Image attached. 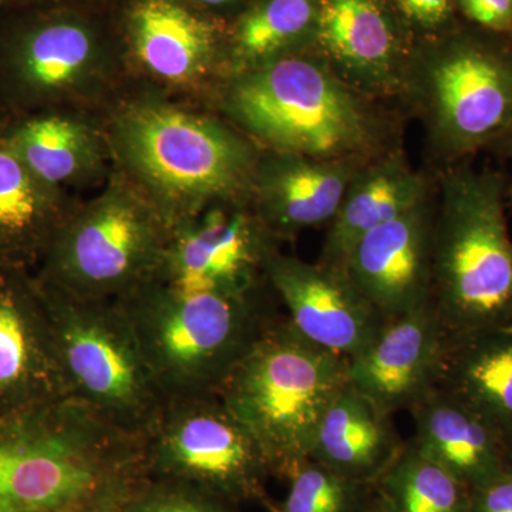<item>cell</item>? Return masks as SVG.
<instances>
[{
  "mask_svg": "<svg viewBox=\"0 0 512 512\" xmlns=\"http://www.w3.org/2000/svg\"><path fill=\"white\" fill-rule=\"evenodd\" d=\"M66 218L55 188L0 141V258L25 264L43 255Z\"/></svg>",
  "mask_w": 512,
  "mask_h": 512,
  "instance_id": "cb8c5ba5",
  "label": "cell"
},
{
  "mask_svg": "<svg viewBox=\"0 0 512 512\" xmlns=\"http://www.w3.org/2000/svg\"><path fill=\"white\" fill-rule=\"evenodd\" d=\"M265 271L295 329L330 352L355 359L387 323L340 266L309 264L274 249Z\"/></svg>",
  "mask_w": 512,
  "mask_h": 512,
  "instance_id": "7c38bea8",
  "label": "cell"
},
{
  "mask_svg": "<svg viewBox=\"0 0 512 512\" xmlns=\"http://www.w3.org/2000/svg\"><path fill=\"white\" fill-rule=\"evenodd\" d=\"M288 495L278 512H366L377 497L376 484L349 480L308 460L286 478Z\"/></svg>",
  "mask_w": 512,
  "mask_h": 512,
  "instance_id": "83f0119b",
  "label": "cell"
},
{
  "mask_svg": "<svg viewBox=\"0 0 512 512\" xmlns=\"http://www.w3.org/2000/svg\"><path fill=\"white\" fill-rule=\"evenodd\" d=\"M508 197H510L512 201V187L508 188Z\"/></svg>",
  "mask_w": 512,
  "mask_h": 512,
  "instance_id": "d590c367",
  "label": "cell"
},
{
  "mask_svg": "<svg viewBox=\"0 0 512 512\" xmlns=\"http://www.w3.org/2000/svg\"><path fill=\"white\" fill-rule=\"evenodd\" d=\"M357 168L349 160L275 153L256 173L255 217L272 238H293L333 220Z\"/></svg>",
  "mask_w": 512,
  "mask_h": 512,
  "instance_id": "2e32d148",
  "label": "cell"
},
{
  "mask_svg": "<svg viewBox=\"0 0 512 512\" xmlns=\"http://www.w3.org/2000/svg\"><path fill=\"white\" fill-rule=\"evenodd\" d=\"M404 444L392 414L348 383L320 421L309 458L349 480L376 484Z\"/></svg>",
  "mask_w": 512,
  "mask_h": 512,
  "instance_id": "ac0fdd59",
  "label": "cell"
},
{
  "mask_svg": "<svg viewBox=\"0 0 512 512\" xmlns=\"http://www.w3.org/2000/svg\"><path fill=\"white\" fill-rule=\"evenodd\" d=\"M148 478L146 436L72 396L0 417L9 512H121Z\"/></svg>",
  "mask_w": 512,
  "mask_h": 512,
  "instance_id": "6da1fadb",
  "label": "cell"
},
{
  "mask_svg": "<svg viewBox=\"0 0 512 512\" xmlns=\"http://www.w3.org/2000/svg\"><path fill=\"white\" fill-rule=\"evenodd\" d=\"M316 0H259L239 20L234 57L241 73L278 59L309 30H315Z\"/></svg>",
  "mask_w": 512,
  "mask_h": 512,
  "instance_id": "4316f807",
  "label": "cell"
},
{
  "mask_svg": "<svg viewBox=\"0 0 512 512\" xmlns=\"http://www.w3.org/2000/svg\"><path fill=\"white\" fill-rule=\"evenodd\" d=\"M439 386L468 404L512 458V326L451 336Z\"/></svg>",
  "mask_w": 512,
  "mask_h": 512,
  "instance_id": "ffe728a7",
  "label": "cell"
},
{
  "mask_svg": "<svg viewBox=\"0 0 512 512\" xmlns=\"http://www.w3.org/2000/svg\"><path fill=\"white\" fill-rule=\"evenodd\" d=\"M114 302L136 333L165 399L220 392L279 318L262 291L225 292L157 271Z\"/></svg>",
  "mask_w": 512,
  "mask_h": 512,
  "instance_id": "7a4b0ae2",
  "label": "cell"
},
{
  "mask_svg": "<svg viewBox=\"0 0 512 512\" xmlns=\"http://www.w3.org/2000/svg\"><path fill=\"white\" fill-rule=\"evenodd\" d=\"M348 383V357L306 339L285 315L256 340L218 394L254 436L272 477L286 480L308 460L320 421Z\"/></svg>",
  "mask_w": 512,
  "mask_h": 512,
  "instance_id": "3957f363",
  "label": "cell"
},
{
  "mask_svg": "<svg viewBox=\"0 0 512 512\" xmlns=\"http://www.w3.org/2000/svg\"><path fill=\"white\" fill-rule=\"evenodd\" d=\"M0 512H9L8 510H6L5 507H2V505H0Z\"/></svg>",
  "mask_w": 512,
  "mask_h": 512,
  "instance_id": "8d00e7d4",
  "label": "cell"
},
{
  "mask_svg": "<svg viewBox=\"0 0 512 512\" xmlns=\"http://www.w3.org/2000/svg\"><path fill=\"white\" fill-rule=\"evenodd\" d=\"M69 396L36 276L0 258V417Z\"/></svg>",
  "mask_w": 512,
  "mask_h": 512,
  "instance_id": "8fae6325",
  "label": "cell"
},
{
  "mask_svg": "<svg viewBox=\"0 0 512 512\" xmlns=\"http://www.w3.org/2000/svg\"><path fill=\"white\" fill-rule=\"evenodd\" d=\"M468 19L494 32L512 29V0H458Z\"/></svg>",
  "mask_w": 512,
  "mask_h": 512,
  "instance_id": "4dcf8cb0",
  "label": "cell"
},
{
  "mask_svg": "<svg viewBox=\"0 0 512 512\" xmlns=\"http://www.w3.org/2000/svg\"><path fill=\"white\" fill-rule=\"evenodd\" d=\"M114 136L124 163L171 228L234 195L254 168L251 148L234 131L175 107H130Z\"/></svg>",
  "mask_w": 512,
  "mask_h": 512,
  "instance_id": "8992f818",
  "label": "cell"
},
{
  "mask_svg": "<svg viewBox=\"0 0 512 512\" xmlns=\"http://www.w3.org/2000/svg\"><path fill=\"white\" fill-rule=\"evenodd\" d=\"M413 443L474 491L512 458L494 430L468 404L437 386L409 410Z\"/></svg>",
  "mask_w": 512,
  "mask_h": 512,
  "instance_id": "e0dca14e",
  "label": "cell"
},
{
  "mask_svg": "<svg viewBox=\"0 0 512 512\" xmlns=\"http://www.w3.org/2000/svg\"><path fill=\"white\" fill-rule=\"evenodd\" d=\"M450 340L433 302L387 320L372 346L349 360V383L383 412H409L439 386Z\"/></svg>",
  "mask_w": 512,
  "mask_h": 512,
  "instance_id": "9a60e30c",
  "label": "cell"
},
{
  "mask_svg": "<svg viewBox=\"0 0 512 512\" xmlns=\"http://www.w3.org/2000/svg\"><path fill=\"white\" fill-rule=\"evenodd\" d=\"M148 474L183 481L232 501L278 512L268 461L218 393L165 400L147 436Z\"/></svg>",
  "mask_w": 512,
  "mask_h": 512,
  "instance_id": "9c48e42d",
  "label": "cell"
},
{
  "mask_svg": "<svg viewBox=\"0 0 512 512\" xmlns=\"http://www.w3.org/2000/svg\"><path fill=\"white\" fill-rule=\"evenodd\" d=\"M274 238L255 215L212 208L175 225L156 271L231 293H255L268 284L265 264Z\"/></svg>",
  "mask_w": 512,
  "mask_h": 512,
  "instance_id": "4fadbf2b",
  "label": "cell"
},
{
  "mask_svg": "<svg viewBox=\"0 0 512 512\" xmlns=\"http://www.w3.org/2000/svg\"><path fill=\"white\" fill-rule=\"evenodd\" d=\"M426 187L399 157L357 170L338 212L330 221L320 262L340 266L350 249L370 231L426 200Z\"/></svg>",
  "mask_w": 512,
  "mask_h": 512,
  "instance_id": "7402d4cb",
  "label": "cell"
},
{
  "mask_svg": "<svg viewBox=\"0 0 512 512\" xmlns=\"http://www.w3.org/2000/svg\"><path fill=\"white\" fill-rule=\"evenodd\" d=\"M436 214L426 198L360 238L340 265L386 320L433 302Z\"/></svg>",
  "mask_w": 512,
  "mask_h": 512,
  "instance_id": "5bb4252c",
  "label": "cell"
},
{
  "mask_svg": "<svg viewBox=\"0 0 512 512\" xmlns=\"http://www.w3.org/2000/svg\"><path fill=\"white\" fill-rule=\"evenodd\" d=\"M2 2H8V0H0V3H2Z\"/></svg>",
  "mask_w": 512,
  "mask_h": 512,
  "instance_id": "74e56055",
  "label": "cell"
},
{
  "mask_svg": "<svg viewBox=\"0 0 512 512\" xmlns=\"http://www.w3.org/2000/svg\"><path fill=\"white\" fill-rule=\"evenodd\" d=\"M198 2L204 3V5L208 6H222L227 5L231 0H198Z\"/></svg>",
  "mask_w": 512,
  "mask_h": 512,
  "instance_id": "e575fe53",
  "label": "cell"
},
{
  "mask_svg": "<svg viewBox=\"0 0 512 512\" xmlns=\"http://www.w3.org/2000/svg\"><path fill=\"white\" fill-rule=\"evenodd\" d=\"M493 147H497V150L500 151L501 154H504V156L512 157V127Z\"/></svg>",
  "mask_w": 512,
  "mask_h": 512,
  "instance_id": "d6a6232c",
  "label": "cell"
},
{
  "mask_svg": "<svg viewBox=\"0 0 512 512\" xmlns=\"http://www.w3.org/2000/svg\"><path fill=\"white\" fill-rule=\"evenodd\" d=\"M171 231L148 198L113 188L63 221L36 278L77 298L119 301L156 271Z\"/></svg>",
  "mask_w": 512,
  "mask_h": 512,
  "instance_id": "ba28073f",
  "label": "cell"
},
{
  "mask_svg": "<svg viewBox=\"0 0 512 512\" xmlns=\"http://www.w3.org/2000/svg\"><path fill=\"white\" fill-rule=\"evenodd\" d=\"M37 284L69 396L147 436L167 399L126 315L116 302L77 298L39 279Z\"/></svg>",
  "mask_w": 512,
  "mask_h": 512,
  "instance_id": "52a82bcc",
  "label": "cell"
},
{
  "mask_svg": "<svg viewBox=\"0 0 512 512\" xmlns=\"http://www.w3.org/2000/svg\"><path fill=\"white\" fill-rule=\"evenodd\" d=\"M471 512H512V461L493 480L471 491Z\"/></svg>",
  "mask_w": 512,
  "mask_h": 512,
  "instance_id": "f546056e",
  "label": "cell"
},
{
  "mask_svg": "<svg viewBox=\"0 0 512 512\" xmlns=\"http://www.w3.org/2000/svg\"><path fill=\"white\" fill-rule=\"evenodd\" d=\"M366 512H389L387 511L386 505L383 504V501L380 500L379 495H377L375 503L370 505L369 510Z\"/></svg>",
  "mask_w": 512,
  "mask_h": 512,
  "instance_id": "836d02e7",
  "label": "cell"
},
{
  "mask_svg": "<svg viewBox=\"0 0 512 512\" xmlns=\"http://www.w3.org/2000/svg\"><path fill=\"white\" fill-rule=\"evenodd\" d=\"M320 47L350 87L383 89L397 79L392 23L379 0H316Z\"/></svg>",
  "mask_w": 512,
  "mask_h": 512,
  "instance_id": "d6986e66",
  "label": "cell"
},
{
  "mask_svg": "<svg viewBox=\"0 0 512 512\" xmlns=\"http://www.w3.org/2000/svg\"><path fill=\"white\" fill-rule=\"evenodd\" d=\"M239 508L197 485L150 477L121 512H239Z\"/></svg>",
  "mask_w": 512,
  "mask_h": 512,
  "instance_id": "f1b7e54d",
  "label": "cell"
},
{
  "mask_svg": "<svg viewBox=\"0 0 512 512\" xmlns=\"http://www.w3.org/2000/svg\"><path fill=\"white\" fill-rule=\"evenodd\" d=\"M434 130L453 157L493 147L512 127V59L480 46H458L426 76Z\"/></svg>",
  "mask_w": 512,
  "mask_h": 512,
  "instance_id": "30bf717a",
  "label": "cell"
},
{
  "mask_svg": "<svg viewBox=\"0 0 512 512\" xmlns=\"http://www.w3.org/2000/svg\"><path fill=\"white\" fill-rule=\"evenodd\" d=\"M228 100L235 120L275 153L352 161L375 141L373 114L353 87L306 57L242 72Z\"/></svg>",
  "mask_w": 512,
  "mask_h": 512,
  "instance_id": "5b68a950",
  "label": "cell"
},
{
  "mask_svg": "<svg viewBox=\"0 0 512 512\" xmlns=\"http://www.w3.org/2000/svg\"><path fill=\"white\" fill-rule=\"evenodd\" d=\"M94 59L96 43L89 30L72 20H52L19 37L9 70L30 100L55 99L82 82Z\"/></svg>",
  "mask_w": 512,
  "mask_h": 512,
  "instance_id": "603a6c76",
  "label": "cell"
},
{
  "mask_svg": "<svg viewBox=\"0 0 512 512\" xmlns=\"http://www.w3.org/2000/svg\"><path fill=\"white\" fill-rule=\"evenodd\" d=\"M376 491L389 512H471L468 487L412 439L377 480Z\"/></svg>",
  "mask_w": 512,
  "mask_h": 512,
  "instance_id": "484cf974",
  "label": "cell"
},
{
  "mask_svg": "<svg viewBox=\"0 0 512 512\" xmlns=\"http://www.w3.org/2000/svg\"><path fill=\"white\" fill-rule=\"evenodd\" d=\"M404 18L421 28H437L450 16L454 0H394Z\"/></svg>",
  "mask_w": 512,
  "mask_h": 512,
  "instance_id": "1f68e13d",
  "label": "cell"
},
{
  "mask_svg": "<svg viewBox=\"0 0 512 512\" xmlns=\"http://www.w3.org/2000/svg\"><path fill=\"white\" fill-rule=\"evenodd\" d=\"M433 303L451 336L512 326V239L500 174L456 168L441 181Z\"/></svg>",
  "mask_w": 512,
  "mask_h": 512,
  "instance_id": "277c9868",
  "label": "cell"
},
{
  "mask_svg": "<svg viewBox=\"0 0 512 512\" xmlns=\"http://www.w3.org/2000/svg\"><path fill=\"white\" fill-rule=\"evenodd\" d=\"M130 30L138 60L160 79L191 83L210 69L215 28L177 0H136Z\"/></svg>",
  "mask_w": 512,
  "mask_h": 512,
  "instance_id": "44dd1931",
  "label": "cell"
},
{
  "mask_svg": "<svg viewBox=\"0 0 512 512\" xmlns=\"http://www.w3.org/2000/svg\"><path fill=\"white\" fill-rule=\"evenodd\" d=\"M0 141L47 187L73 180L94 158L92 134L62 114H39L6 130Z\"/></svg>",
  "mask_w": 512,
  "mask_h": 512,
  "instance_id": "d4e9b609",
  "label": "cell"
}]
</instances>
